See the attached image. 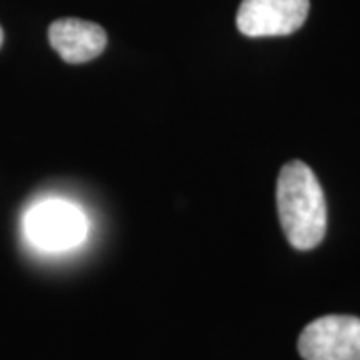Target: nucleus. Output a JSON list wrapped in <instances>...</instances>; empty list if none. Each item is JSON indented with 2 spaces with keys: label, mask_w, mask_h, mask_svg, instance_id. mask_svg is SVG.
<instances>
[{
  "label": "nucleus",
  "mask_w": 360,
  "mask_h": 360,
  "mask_svg": "<svg viewBox=\"0 0 360 360\" xmlns=\"http://www.w3.org/2000/svg\"><path fill=\"white\" fill-rule=\"evenodd\" d=\"M277 209L283 233L295 249L309 250L322 242L327 231L323 191L309 165L292 160L277 180Z\"/></svg>",
  "instance_id": "nucleus-1"
},
{
  "label": "nucleus",
  "mask_w": 360,
  "mask_h": 360,
  "mask_svg": "<svg viewBox=\"0 0 360 360\" xmlns=\"http://www.w3.org/2000/svg\"><path fill=\"white\" fill-rule=\"evenodd\" d=\"M25 233L44 250H67L79 245L87 233V222L79 207L64 200L34 205L25 215Z\"/></svg>",
  "instance_id": "nucleus-2"
},
{
  "label": "nucleus",
  "mask_w": 360,
  "mask_h": 360,
  "mask_svg": "<svg viewBox=\"0 0 360 360\" xmlns=\"http://www.w3.org/2000/svg\"><path fill=\"white\" fill-rule=\"evenodd\" d=\"M305 360H360V319L327 315L310 322L299 339Z\"/></svg>",
  "instance_id": "nucleus-3"
},
{
  "label": "nucleus",
  "mask_w": 360,
  "mask_h": 360,
  "mask_svg": "<svg viewBox=\"0 0 360 360\" xmlns=\"http://www.w3.org/2000/svg\"><path fill=\"white\" fill-rule=\"evenodd\" d=\"M309 0H242L237 27L247 37L294 34L309 15Z\"/></svg>",
  "instance_id": "nucleus-4"
},
{
  "label": "nucleus",
  "mask_w": 360,
  "mask_h": 360,
  "mask_svg": "<svg viewBox=\"0 0 360 360\" xmlns=\"http://www.w3.org/2000/svg\"><path fill=\"white\" fill-rule=\"evenodd\" d=\"M49 42L69 64H84L101 56L107 34L98 24L82 19H58L49 27Z\"/></svg>",
  "instance_id": "nucleus-5"
},
{
  "label": "nucleus",
  "mask_w": 360,
  "mask_h": 360,
  "mask_svg": "<svg viewBox=\"0 0 360 360\" xmlns=\"http://www.w3.org/2000/svg\"><path fill=\"white\" fill-rule=\"evenodd\" d=\"M2 42H4V32H2V27H0V47H2Z\"/></svg>",
  "instance_id": "nucleus-6"
}]
</instances>
